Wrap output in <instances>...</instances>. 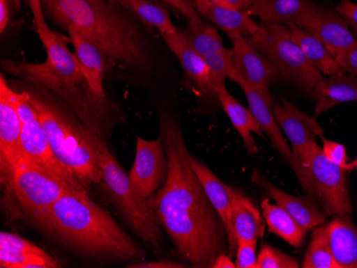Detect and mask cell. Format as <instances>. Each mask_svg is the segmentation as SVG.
<instances>
[{
	"mask_svg": "<svg viewBox=\"0 0 357 268\" xmlns=\"http://www.w3.org/2000/svg\"><path fill=\"white\" fill-rule=\"evenodd\" d=\"M160 138L167 155V179L153 197L160 225L178 255L194 267H212L229 251L226 229L190 163L178 120L160 110Z\"/></svg>",
	"mask_w": 357,
	"mask_h": 268,
	"instance_id": "1",
	"label": "cell"
},
{
	"mask_svg": "<svg viewBox=\"0 0 357 268\" xmlns=\"http://www.w3.org/2000/svg\"><path fill=\"white\" fill-rule=\"evenodd\" d=\"M39 227L66 247L91 259L135 261L146 255L114 218L90 199L87 189L61 196Z\"/></svg>",
	"mask_w": 357,
	"mask_h": 268,
	"instance_id": "2",
	"label": "cell"
},
{
	"mask_svg": "<svg viewBox=\"0 0 357 268\" xmlns=\"http://www.w3.org/2000/svg\"><path fill=\"white\" fill-rule=\"evenodd\" d=\"M51 17L64 28L79 27L117 63L148 70L151 65L139 31L106 0H42Z\"/></svg>",
	"mask_w": 357,
	"mask_h": 268,
	"instance_id": "3",
	"label": "cell"
},
{
	"mask_svg": "<svg viewBox=\"0 0 357 268\" xmlns=\"http://www.w3.org/2000/svg\"><path fill=\"white\" fill-rule=\"evenodd\" d=\"M36 26L38 36L46 52V60L42 63L14 62L3 60V69L15 77L33 85L56 92L78 110L80 117L87 120L88 127L96 132L91 110L88 107L96 104L88 88L79 61L67 46L63 36L50 29L47 24Z\"/></svg>",
	"mask_w": 357,
	"mask_h": 268,
	"instance_id": "4",
	"label": "cell"
},
{
	"mask_svg": "<svg viewBox=\"0 0 357 268\" xmlns=\"http://www.w3.org/2000/svg\"><path fill=\"white\" fill-rule=\"evenodd\" d=\"M29 95L58 161L86 188L101 183L98 133L72 119L48 100L31 92Z\"/></svg>",
	"mask_w": 357,
	"mask_h": 268,
	"instance_id": "5",
	"label": "cell"
},
{
	"mask_svg": "<svg viewBox=\"0 0 357 268\" xmlns=\"http://www.w3.org/2000/svg\"><path fill=\"white\" fill-rule=\"evenodd\" d=\"M101 183L118 211L142 241L158 248L163 235L153 207V197H144L99 135L96 137Z\"/></svg>",
	"mask_w": 357,
	"mask_h": 268,
	"instance_id": "6",
	"label": "cell"
},
{
	"mask_svg": "<svg viewBox=\"0 0 357 268\" xmlns=\"http://www.w3.org/2000/svg\"><path fill=\"white\" fill-rule=\"evenodd\" d=\"M74 189H87L83 184L61 177L29 159L16 166L9 188L8 200L19 205L26 218L39 226L48 211L61 196Z\"/></svg>",
	"mask_w": 357,
	"mask_h": 268,
	"instance_id": "7",
	"label": "cell"
},
{
	"mask_svg": "<svg viewBox=\"0 0 357 268\" xmlns=\"http://www.w3.org/2000/svg\"><path fill=\"white\" fill-rule=\"evenodd\" d=\"M248 39L274 68L278 81H288L303 93L312 95L317 84L323 78L322 73L306 59L288 26L262 23L258 31Z\"/></svg>",
	"mask_w": 357,
	"mask_h": 268,
	"instance_id": "8",
	"label": "cell"
},
{
	"mask_svg": "<svg viewBox=\"0 0 357 268\" xmlns=\"http://www.w3.org/2000/svg\"><path fill=\"white\" fill-rule=\"evenodd\" d=\"M294 170L305 193L320 204L326 216L352 214L349 171L328 161L318 143L298 156Z\"/></svg>",
	"mask_w": 357,
	"mask_h": 268,
	"instance_id": "9",
	"label": "cell"
},
{
	"mask_svg": "<svg viewBox=\"0 0 357 268\" xmlns=\"http://www.w3.org/2000/svg\"><path fill=\"white\" fill-rule=\"evenodd\" d=\"M13 102L22 121V147L26 159L45 166L52 171L71 181H77L61 165L44 131L35 105L30 99L29 92H16L13 90ZM78 182V181H77ZM82 184V183H80Z\"/></svg>",
	"mask_w": 357,
	"mask_h": 268,
	"instance_id": "10",
	"label": "cell"
},
{
	"mask_svg": "<svg viewBox=\"0 0 357 268\" xmlns=\"http://www.w3.org/2000/svg\"><path fill=\"white\" fill-rule=\"evenodd\" d=\"M26 159L22 147V121L13 102V90L3 75L0 79V169L1 185L7 191L16 166Z\"/></svg>",
	"mask_w": 357,
	"mask_h": 268,
	"instance_id": "11",
	"label": "cell"
},
{
	"mask_svg": "<svg viewBox=\"0 0 357 268\" xmlns=\"http://www.w3.org/2000/svg\"><path fill=\"white\" fill-rule=\"evenodd\" d=\"M296 26L318 38L334 57L356 45L346 19L336 11L308 1Z\"/></svg>",
	"mask_w": 357,
	"mask_h": 268,
	"instance_id": "12",
	"label": "cell"
},
{
	"mask_svg": "<svg viewBox=\"0 0 357 268\" xmlns=\"http://www.w3.org/2000/svg\"><path fill=\"white\" fill-rule=\"evenodd\" d=\"M168 163L162 139H136L135 159L128 172L132 182L144 197L152 198L167 179Z\"/></svg>",
	"mask_w": 357,
	"mask_h": 268,
	"instance_id": "13",
	"label": "cell"
},
{
	"mask_svg": "<svg viewBox=\"0 0 357 268\" xmlns=\"http://www.w3.org/2000/svg\"><path fill=\"white\" fill-rule=\"evenodd\" d=\"M234 46L230 49V61L234 71L243 81L262 94L270 105H274L271 84L278 81V74L270 62L256 47L252 45L248 38L240 37L231 41Z\"/></svg>",
	"mask_w": 357,
	"mask_h": 268,
	"instance_id": "14",
	"label": "cell"
},
{
	"mask_svg": "<svg viewBox=\"0 0 357 268\" xmlns=\"http://www.w3.org/2000/svg\"><path fill=\"white\" fill-rule=\"evenodd\" d=\"M68 31L92 97L96 104L102 103L106 99L103 86L104 74L114 69L117 62L77 26L71 24L68 27Z\"/></svg>",
	"mask_w": 357,
	"mask_h": 268,
	"instance_id": "15",
	"label": "cell"
},
{
	"mask_svg": "<svg viewBox=\"0 0 357 268\" xmlns=\"http://www.w3.org/2000/svg\"><path fill=\"white\" fill-rule=\"evenodd\" d=\"M273 113L282 133L290 141L291 149L296 159L317 143V138L322 137L324 134V129L316 118L307 116L290 102L284 100L280 103L275 102Z\"/></svg>",
	"mask_w": 357,
	"mask_h": 268,
	"instance_id": "16",
	"label": "cell"
},
{
	"mask_svg": "<svg viewBox=\"0 0 357 268\" xmlns=\"http://www.w3.org/2000/svg\"><path fill=\"white\" fill-rule=\"evenodd\" d=\"M229 79L242 88L248 99L250 110L261 127L262 132L268 136L275 149L280 152V155L284 156L292 169H294L298 165V159L284 140L280 124L273 113V106L266 102V100L262 97V94L259 93L257 90L243 81L240 75L234 71V68H231L230 71Z\"/></svg>",
	"mask_w": 357,
	"mask_h": 268,
	"instance_id": "17",
	"label": "cell"
},
{
	"mask_svg": "<svg viewBox=\"0 0 357 268\" xmlns=\"http://www.w3.org/2000/svg\"><path fill=\"white\" fill-rule=\"evenodd\" d=\"M190 163L195 173L197 175L208 200L213 205L218 216L224 223L226 229L227 239L229 244V255L234 257L238 249V237L234 233L232 227L231 212L232 197H234V188L227 186L224 182L220 181L212 170L208 169L204 163L190 155Z\"/></svg>",
	"mask_w": 357,
	"mask_h": 268,
	"instance_id": "18",
	"label": "cell"
},
{
	"mask_svg": "<svg viewBox=\"0 0 357 268\" xmlns=\"http://www.w3.org/2000/svg\"><path fill=\"white\" fill-rule=\"evenodd\" d=\"M168 49L174 54L183 68L186 81L194 92L204 99L218 100L211 81L210 70L204 57L196 53L178 33L162 35Z\"/></svg>",
	"mask_w": 357,
	"mask_h": 268,
	"instance_id": "19",
	"label": "cell"
},
{
	"mask_svg": "<svg viewBox=\"0 0 357 268\" xmlns=\"http://www.w3.org/2000/svg\"><path fill=\"white\" fill-rule=\"evenodd\" d=\"M252 182L266 191L268 197L274 200L282 209L286 210L307 231L324 225L326 215L321 211L318 202L312 197H296L271 184L261 173L255 171Z\"/></svg>",
	"mask_w": 357,
	"mask_h": 268,
	"instance_id": "20",
	"label": "cell"
},
{
	"mask_svg": "<svg viewBox=\"0 0 357 268\" xmlns=\"http://www.w3.org/2000/svg\"><path fill=\"white\" fill-rule=\"evenodd\" d=\"M312 95L316 100V116L322 115L340 104L357 102V77L342 73L322 78Z\"/></svg>",
	"mask_w": 357,
	"mask_h": 268,
	"instance_id": "21",
	"label": "cell"
},
{
	"mask_svg": "<svg viewBox=\"0 0 357 268\" xmlns=\"http://www.w3.org/2000/svg\"><path fill=\"white\" fill-rule=\"evenodd\" d=\"M328 243L340 268H357V227L349 216H335L326 225Z\"/></svg>",
	"mask_w": 357,
	"mask_h": 268,
	"instance_id": "22",
	"label": "cell"
},
{
	"mask_svg": "<svg viewBox=\"0 0 357 268\" xmlns=\"http://www.w3.org/2000/svg\"><path fill=\"white\" fill-rule=\"evenodd\" d=\"M215 92L225 113L229 118L234 129L240 134L248 153L250 155L258 153V145L252 133L262 137L264 132L252 116V111L244 107L240 102L236 101L226 87L216 88Z\"/></svg>",
	"mask_w": 357,
	"mask_h": 268,
	"instance_id": "23",
	"label": "cell"
},
{
	"mask_svg": "<svg viewBox=\"0 0 357 268\" xmlns=\"http://www.w3.org/2000/svg\"><path fill=\"white\" fill-rule=\"evenodd\" d=\"M200 15L220 27L231 41L240 37L250 38L260 27V24L256 23L246 11L211 3Z\"/></svg>",
	"mask_w": 357,
	"mask_h": 268,
	"instance_id": "24",
	"label": "cell"
},
{
	"mask_svg": "<svg viewBox=\"0 0 357 268\" xmlns=\"http://www.w3.org/2000/svg\"><path fill=\"white\" fill-rule=\"evenodd\" d=\"M231 219L238 239L258 242L264 235L261 214L252 202L238 189H234Z\"/></svg>",
	"mask_w": 357,
	"mask_h": 268,
	"instance_id": "25",
	"label": "cell"
},
{
	"mask_svg": "<svg viewBox=\"0 0 357 268\" xmlns=\"http://www.w3.org/2000/svg\"><path fill=\"white\" fill-rule=\"evenodd\" d=\"M307 3L308 0H254L246 12L264 23L296 25Z\"/></svg>",
	"mask_w": 357,
	"mask_h": 268,
	"instance_id": "26",
	"label": "cell"
},
{
	"mask_svg": "<svg viewBox=\"0 0 357 268\" xmlns=\"http://www.w3.org/2000/svg\"><path fill=\"white\" fill-rule=\"evenodd\" d=\"M288 27L294 41L314 69L328 76L344 73L336 58L318 38L298 26L291 25Z\"/></svg>",
	"mask_w": 357,
	"mask_h": 268,
	"instance_id": "27",
	"label": "cell"
},
{
	"mask_svg": "<svg viewBox=\"0 0 357 268\" xmlns=\"http://www.w3.org/2000/svg\"><path fill=\"white\" fill-rule=\"evenodd\" d=\"M261 207L266 225L272 233L280 236L289 245L296 248L301 247L304 244L308 231L286 210L282 209L278 204L271 203L270 199H264L261 202Z\"/></svg>",
	"mask_w": 357,
	"mask_h": 268,
	"instance_id": "28",
	"label": "cell"
},
{
	"mask_svg": "<svg viewBox=\"0 0 357 268\" xmlns=\"http://www.w3.org/2000/svg\"><path fill=\"white\" fill-rule=\"evenodd\" d=\"M178 35L196 53L204 57L208 54L225 49L218 29L204 22H188V29L178 30Z\"/></svg>",
	"mask_w": 357,
	"mask_h": 268,
	"instance_id": "29",
	"label": "cell"
},
{
	"mask_svg": "<svg viewBox=\"0 0 357 268\" xmlns=\"http://www.w3.org/2000/svg\"><path fill=\"white\" fill-rule=\"evenodd\" d=\"M302 267L340 268L328 243L326 225L319 226L312 231V239L305 255Z\"/></svg>",
	"mask_w": 357,
	"mask_h": 268,
	"instance_id": "30",
	"label": "cell"
},
{
	"mask_svg": "<svg viewBox=\"0 0 357 268\" xmlns=\"http://www.w3.org/2000/svg\"><path fill=\"white\" fill-rule=\"evenodd\" d=\"M121 5L133 12L144 23L155 27L160 35L178 33V29L172 23L169 13L155 3L147 0H124Z\"/></svg>",
	"mask_w": 357,
	"mask_h": 268,
	"instance_id": "31",
	"label": "cell"
},
{
	"mask_svg": "<svg viewBox=\"0 0 357 268\" xmlns=\"http://www.w3.org/2000/svg\"><path fill=\"white\" fill-rule=\"evenodd\" d=\"M1 268H57L62 267L59 261L47 252L44 253H11L0 251Z\"/></svg>",
	"mask_w": 357,
	"mask_h": 268,
	"instance_id": "32",
	"label": "cell"
},
{
	"mask_svg": "<svg viewBox=\"0 0 357 268\" xmlns=\"http://www.w3.org/2000/svg\"><path fill=\"white\" fill-rule=\"evenodd\" d=\"M204 61L210 70L211 81L214 90L216 88L226 87V78H229L231 71V61H230V49H225L204 56Z\"/></svg>",
	"mask_w": 357,
	"mask_h": 268,
	"instance_id": "33",
	"label": "cell"
},
{
	"mask_svg": "<svg viewBox=\"0 0 357 268\" xmlns=\"http://www.w3.org/2000/svg\"><path fill=\"white\" fill-rule=\"evenodd\" d=\"M298 260L268 244H262L258 253L257 268H298Z\"/></svg>",
	"mask_w": 357,
	"mask_h": 268,
	"instance_id": "34",
	"label": "cell"
},
{
	"mask_svg": "<svg viewBox=\"0 0 357 268\" xmlns=\"http://www.w3.org/2000/svg\"><path fill=\"white\" fill-rule=\"evenodd\" d=\"M0 251L11 253H44L42 248L17 234L3 231L0 233Z\"/></svg>",
	"mask_w": 357,
	"mask_h": 268,
	"instance_id": "35",
	"label": "cell"
},
{
	"mask_svg": "<svg viewBox=\"0 0 357 268\" xmlns=\"http://www.w3.org/2000/svg\"><path fill=\"white\" fill-rule=\"evenodd\" d=\"M322 139V151L326 155L328 161H332L335 165L339 167L344 168L349 172L353 171L355 169L353 167L352 163L349 161L348 154H347V149L342 143H335L333 140L326 139V137H321Z\"/></svg>",
	"mask_w": 357,
	"mask_h": 268,
	"instance_id": "36",
	"label": "cell"
},
{
	"mask_svg": "<svg viewBox=\"0 0 357 268\" xmlns=\"http://www.w3.org/2000/svg\"><path fill=\"white\" fill-rule=\"evenodd\" d=\"M257 243L258 242L238 239V249L236 255V268H257V261H258Z\"/></svg>",
	"mask_w": 357,
	"mask_h": 268,
	"instance_id": "37",
	"label": "cell"
},
{
	"mask_svg": "<svg viewBox=\"0 0 357 268\" xmlns=\"http://www.w3.org/2000/svg\"><path fill=\"white\" fill-rule=\"evenodd\" d=\"M338 12L348 23L353 35L357 38V5L350 0H342L336 7Z\"/></svg>",
	"mask_w": 357,
	"mask_h": 268,
	"instance_id": "38",
	"label": "cell"
},
{
	"mask_svg": "<svg viewBox=\"0 0 357 268\" xmlns=\"http://www.w3.org/2000/svg\"><path fill=\"white\" fill-rule=\"evenodd\" d=\"M335 58L344 73L357 77V44Z\"/></svg>",
	"mask_w": 357,
	"mask_h": 268,
	"instance_id": "39",
	"label": "cell"
},
{
	"mask_svg": "<svg viewBox=\"0 0 357 268\" xmlns=\"http://www.w3.org/2000/svg\"><path fill=\"white\" fill-rule=\"evenodd\" d=\"M164 1L176 8L178 12H181L184 17L190 19V21H202L199 12L190 3V0H164Z\"/></svg>",
	"mask_w": 357,
	"mask_h": 268,
	"instance_id": "40",
	"label": "cell"
},
{
	"mask_svg": "<svg viewBox=\"0 0 357 268\" xmlns=\"http://www.w3.org/2000/svg\"><path fill=\"white\" fill-rule=\"evenodd\" d=\"M130 268H183L188 267L184 264L176 263L172 261H158V262H135V263L128 265Z\"/></svg>",
	"mask_w": 357,
	"mask_h": 268,
	"instance_id": "41",
	"label": "cell"
},
{
	"mask_svg": "<svg viewBox=\"0 0 357 268\" xmlns=\"http://www.w3.org/2000/svg\"><path fill=\"white\" fill-rule=\"evenodd\" d=\"M28 3H29L30 10H31L32 12V17H33L35 25L46 23L42 0H28Z\"/></svg>",
	"mask_w": 357,
	"mask_h": 268,
	"instance_id": "42",
	"label": "cell"
},
{
	"mask_svg": "<svg viewBox=\"0 0 357 268\" xmlns=\"http://www.w3.org/2000/svg\"><path fill=\"white\" fill-rule=\"evenodd\" d=\"M10 19V10L8 0H0V33H3L8 27Z\"/></svg>",
	"mask_w": 357,
	"mask_h": 268,
	"instance_id": "43",
	"label": "cell"
},
{
	"mask_svg": "<svg viewBox=\"0 0 357 268\" xmlns=\"http://www.w3.org/2000/svg\"><path fill=\"white\" fill-rule=\"evenodd\" d=\"M230 258V255L228 257L226 253H222L216 258L212 268H236V262L234 263Z\"/></svg>",
	"mask_w": 357,
	"mask_h": 268,
	"instance_id": "44",
	"label": "cell"
},
{
	"mask_svg": "<svg viewBox=\"0 0 357 268\" xmlns=\"http://www.w3.org/2000/svg\"><path fill=\"white\" fill-rule=\"evenodd\" d=\"M254 0H226L231 9L241 10V11H246L248 8L252 6Z\"/></svg>",
	"mask_w": 357,
	"mask_h": 268,
	"instance_id": "45",
	"label": "cell"
},
{
	"mask_svg": "<svg viewBox=\"0 0 357 268\" xmlns=\"http://www.w3.org/2000/svg\"><path fill=\"white\" fill-rule=\"evenodd\" d=\"M195 8L197 9V11L199 12V14H202V12L206 10V8L208 7L210 1L208 0H194Z\"/></svg>",
	"mask_w": 357,
	"mask_h": 268,
	"instance_id": "46",
	"label": "cell"
},
{
	"mask_svg": "<svg viewBox=\"0 0 357 268\" xmlns=\"http://www.w3.org/2000/svg\"><path fill=\"white\" fill-rule=\"evenodd\" d=\"M211 3L214 5L222 6V7L230 8L228 3H226V0H208Z\"/></svg>",
	"mask_w": 357,
	"mask_h": 268,
	"instance_id": "47",
	"label": "cell"
},
{
	"mask_svg": "<svg viewBox=\"0 0 357 268\" xmlns=\"http://www.w3.org/2000/svg\"><path fill=\"white\" fill-rule=\"evenodd\" d=\"M353 167L355 168V169H357V157L354 159V161H352Z\"/></svg>",
	"mask_w": 357,
	"mask_h": 268,
	"instance_id": "48",
	"label": "cell"
},
{
	"mask_svg": "<svg viewBox=\"0 0 357 268\" xmlns=\"http://www.w3.org/2000/svg\"><path fill=\"white\" fill-rule=\"evenodd\" d=\"M115 1H118V3H121L124 0H115Z\"/></svg>",
	"mask_w": 357,
	"mask_h": 268,
	"instance_id": "49",
	"label": "cell"
}]
</instances>
